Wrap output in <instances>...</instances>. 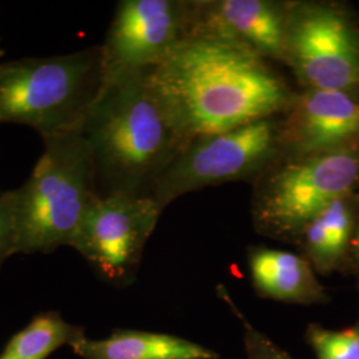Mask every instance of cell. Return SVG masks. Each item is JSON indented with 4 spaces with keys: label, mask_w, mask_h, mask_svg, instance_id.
<instances>
[{
    "label": "cell",
    "mask_w": 359,
    "mask_h": 359,
    "mask_svg": "<svg viewBox=\"0 0 359 359\" xmlns=\"http://www.w3.org/2000/svg\"><path fill=\"white\" fill-rule=\"evenodd\" d=\"M148 81L184 148L285 114L295 97L264 57L194 26Z\"/></svg>",
    "instance_id": "1"
},
{
    "label": "cell",
    "mask_w": 359,
    "mask_h": 359,
    "mask_svg": "<svg viewBox=\"0 0 359 359\" xmlns=\"http://www.w3.org/2000/svg\"><path fill=\"white\" fill-rule=\"evenodd\" d=\"M148 69L103 80L81 124L99 196L152 197L157 181L184 148L149 86Z\"/></svg>",
    "instance_id": "2"
},
{
    "label": "cell",
    "mask_w": 359,
    "mask_h": 359,
    "mask_svg": "<svg viewBox=\"0 0 359 359\" xmlns=\"http://www.w3.org/2000/svg\"><path fill=\"white\" fill-rule=\"evenodd\" d=\"M29 177L13 189L16 255H48L69 246L96 198L88 142L81 129L44 137Z\"/></svg>",
    "instance_id": "3"
},
{
    "label": "cell",
    "mask_w": 359,
    "mask_h": 359,
    "mask_svg": "<svg viewBox=\"0 0 359 359\" xmlns=\"http://www.w3.org/2000/svg\"><path fill=\"white\" fill-rule=\"evenodd\" d=\"M102 86L100 47L0 63V124L27 126L41 139L81 128Z\"/></svg>",
    "instance_id": "4"
},
{
    "label": "cell",
    "mask_w": 359,
    "mask_h": 359,
    "mask_svg": "<svg viewBox=\"0 0 359 359\" xmlns=\"http://www.w3.org/2000/svg\"><path fill=\"white\" fill-rule=\"evenodd\" d=\"M359 179L350 149L290 156L262 180L255 197L257 226L276 236H298L323 208L347 197Z\"/></svg>",
    "instance_id": "5"
},
{
    "label": "cell",
    "mask_w": 359,
    "mask_h": 359,
    "mask_svg": "<svg viewBox=\"0 0 359 359\" xmlns=\"http://www.w3.org/2000/svg\"><path fill=\"white\" fill-rule=\"evenodd\" d=\"M281 149V121L276 117L196 140L176 156L152 197L164 209L185 193L246 179L264 170Z\"/></svg>",
    "instance_id": "6"
},
{
    "label": "cell",
    "mask_w": 359,
    "mask_h": 359,
    "mask_svg": "<svg viewBox=\"0 0 359 359\" xmlns=\"http://www.w3.org/2000/svg\"><path fill=\"white\" fill-rule=\"evenodd\" d=\"M163 208L151 196H96L69 244L107 283L128 285Z\"/></svg>",
    "instance_id": "7"
},
{
    "label": "cell",
    "mask_w": 359,
    "mask_h": 359,
    "mask_svg": "<svg viewBox=\"0 0 359 359\" xmlns=\"http://www.w3.org/2000/svg\"><path fill=\"white\" fill-rule=\"evenodd\" d=\"M285 63L306 90L359 86V43L346 18L329 6L289 4Z\"/></svg>",
    "instance_id": "8"
},
{
    "label": "cell",
    "mask_w": 359,
    "mask_h": 359,
    "mask_svg": "<svg viewBox=\"0 0 359 359\" xmlns=\"http://www.w3.org/2000/svg\"><path fill=\"white\" fill-rule=\"evenodd\" d=\"M194 26V4L176 0H123L102 50L103 80L163 62Z\"/></svg>",
    "instance_id": "9"
},
{
    "label": "cell",
    "mask_w": 359,
    "mask_h": 359,
    "mask_svg": "<svg viewBox=\"0 0 359 359\" xmlns=\"http://www.w3.org/2000/svg\"><path fill=\"white\" fill-rule=\"evenodd\" d=\"M281 121V147L292 156L345 149L359 135V100L342 90L295 95Z\"/></svg>",
    "instance_id": "10"
},
{
    "label": "cell",
    "mask_w": 359,
    "mask_h": 359,
    "mask_svg": "<svg viewBox=\"0 0 359 359\" xmlns=\"http://www.w3.org/2000/svg\"><path fill=\"white\" fill-rule=\"evenodd\" d=\"M289 4L221 0L194 6V27L228 39L266 59L285 62Z\"/></svg>",
    "instance_id": "11"
},
{
    "label": "cell",
    "mask_w": 359,
    "mask_h": 359,
    "mask_svg": "<svg viewBox=\"0 0 359 359\" xmlns=\"http://www.w3.org/2000/svg\"><path fill=\"white\" fill-rule=\"evenodd\" d=\"M249 266L257 292L271 299L310 305L325 297L311 264L304 257L256 248L249 255Z\"/></svg>",
    "instance_id": "12"
},
{
    "label": "cell",
    "mask_w": 359,
    "mask_h": 359,
    "mask_svg": "<svg viewBox=\"0 0 359 359\" xmlns=\"http://www.w3.org/2000/svg\"><path fill=\"white\" fill-rule=\"evenodd\" d=\"M72 351L81 359H217L210 348L177 335L116 330L103 339L79 338Z\"/></svg>",
    "instance_id": "13"
},
{
    "label": "cell",
    "mask_w": 359,
    "mask_h": 359,
    "mask_svg": "<svg viewBox=\"0 0 359 359\" xmlns=\"http://www.w3.org/2000/svg\"><path fill=\"white\" fill-rule=\"evenodd\" d=\"M346 198H337L323 208L299 234L310 264L322 273L333 269L350 243L353 213Z\"/></svg>",
    "instance_id": "14"
},
{
    "label": "cell",
    "mask_w": 359,
    "mask_h": 359,
    "mask_svg": "<svg viewBox=\"0 0 359 359\" xmlns=\"http://www.w3.org/2000/svg\"><path fill=\"white\" fill-rule=\"evenodd\" d=\"M84 329L65 321L59 311L39 313L25 329L13 334L0 359H47L60 347L74 345Z\"/></svg>",
    "instance_id": "15"
},
{
    "label": "cell",
    "mask_w": 359,
    "mask_h": 359,
    "mask_svg": "<svg viewBox=\"0 0 359 359\" xmlns=\"http://www.w3.org/2000/svg\"><path fill=\"white\" fill-rule=\"evenodd\" d=\"M308 339L317 359H359V327L327 330L313 325Z\"/></svg>",
    "instance_id": "16"
},
{
    "label": "cell",
    "mask_w": 359,
    "mask_h": 359,
    "mask_svg": "<svg viewBox=\"0 0 359 359\" xmlns=\"http://www.w3.org/2000/svg\"><path fill=\"white\" fill-rule=\"evenodd\" d=\"M16 255V222L13 189L0 191V270Z\"/></svg>",
    "instance_id": "17"
},
{
    "label": "cell",
    "mask_w": 359,
    "mask_h": 359,
    "mask_svg": "<svg viewBox=\"0 0 359 359\" xmlns=\"http://www.w3.org/2000/svg\"><path fill=\"white\" fill-rule=\"evenodd\" d=\"M244 323L245 351L248 359H294L285 350L271 342L268 337L256 330L250 323Z\"/></svg>",
    "instance_id": "18"
},
{
    "label": "cell",
    "mask_w": 359,
    "mask_h": 359,
    "mask_svg": "<svg viewBox=\"0 0 359 359\" xmlns=\"http://www.w3.org/2000/svg\"><path fill=\"white\" fill-rule=\"evenodd\" d=\"M354 249H355V255L359 258V228L358 231H357V236L354 238Z\"/></svg>",
    "instance_id": "19"
},
{
    "label": "cell",
    "mask_w": 359,
    "mask_h": 359,
    "mask_svg": "<svg viewBox=\"0 0 359 359\" xmlns=\"http://www.w3.org/2000/svg\"><path fill=\"white\" fill-rule=\"evenodd\" d=\"M4 56V50L1 48V39H0V59Z\"/></svg>",
    "instance_id": "20"
}]
</instances>
